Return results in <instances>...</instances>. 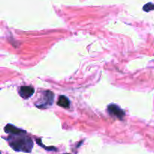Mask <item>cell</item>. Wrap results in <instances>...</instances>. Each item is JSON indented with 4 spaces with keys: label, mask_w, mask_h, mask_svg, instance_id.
I'll return each mask as SVG.
<instances>
[{
    "label": "cell",
    "mask_w": 154,
    "mask_h": 154,
    "mask_svg": "<svg viewBox=\"0 0 154 154\" xmlns=\"http://www.w3.org/2000/svg\"><path fill=\"white\" fill-rule=\"evenodd\" d=\"M8 141L10 146L16 151L29 153L33 147L32 140L26 135L25 131H22L17 134H10Z\"/></svg>",
    "instance_id": "1"
},
{
    "label": "cell",
    "mask_w": 154,
    "mask_h": 154,
    "mask_svg": "<svg viewBox=\"0 0 154 154\" xmlns=\"http://www.w3.org/2000/svg\"><path fill=\"white\" fill-rule=\"evenodd\" d=\"M54 95L52 92L50 91H45L43 92V95L41 96V99L38 102L39 103H37L36 105L40 108H45L47 107H49L53 104L54 102Z\"/></svg>",
    "instance_id": "2"
},
{
    "label": "cell",
    "mask_w": 154,
    "mask_h": 154,
    "mask_svg": "<svg viewBox=\"0 0 154 154\" xmlns=\"http://www.w3.org/2000/svg\"><path fill=\"white\" fill-rule=\"evenodd\" d=\"M108 111L111 116H114L116 118L120 119V120L123 119V117L125 116L124 111L114 104H111L108 105Z\"/></svg>",
    "instance_id": "3"
},
{
    "label": "cell",
    "mask_w": 154,
    "mask_h": 154,
    "mask_svg": "<svg viewBox=\"0 0 154 154\" xmlns=\"http://www.w3.org/2000/svg\"><path fill=\"white\" fill-rule=\"evenodd\" d=\"M35 93L34 88L29 86H21L19 90V94L23 99H28L32 96Z\"/></svg>",
    "instance_id": "4"
},
{
    "label": "cell",
    "mask_w": 154,
    "mask_h": 154,
    "mask_svg": "<svg viewBox=\"0 0 154 154\" xmlns=\"http://www.w3.org/2000/svg\"><path fill=\"white\" fill-rule=\"evenodd\" d=\"M57 105L59 106H61L63 108H68L70 105V102L68 99L67 97L64 96V95H60L58 99Z\"/></svg>",
    "instance_id": "5"
}]
</instances>
